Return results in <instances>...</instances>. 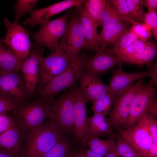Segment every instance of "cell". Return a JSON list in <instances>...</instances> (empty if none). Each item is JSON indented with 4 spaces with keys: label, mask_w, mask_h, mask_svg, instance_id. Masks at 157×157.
Listing matches in <instances>:
<instances>
[{
    "label": "cell",
    "mask_w": 157,
    "mask_h": 157,
    "mask_svg": "<svg viewBox=\"0 0 157 157\" xmlns=\"http://www.w3.org/2000/svg\"><path fill=\"white\" fill-rule=\"evenodd\" d=\"M111 5L124 18L126 22H128L130 16L126 0H109Z\"/></svg>",
    "instance_id": "34"
},
{
    "label": "cell",
    "mask_w": 157,
    "mask_h": 157,
    "mask_svg": "<svg viewBox=\"0 0 157 157\" xmlns=\"http://www.w3.org/2000/svg\"><path fill=\"white\" fill-rule=\"evenodd\" d=\"M143 6L147 9H152L157 10V0H142Z\"/></svg>",
    "instance_id": "42"
},
{
    "label": "cell",
    "mask_w": 157,
    "mask_h": 157,
    "mask_svg": "<svg viewBox=\"0 0 157 157\" xmlns=\"http://www.w3.org/2000/svg\"><path fill=\"white\" fill-rule=\"evenodd\" d=\"M117 70H113L110 83L108 85V91L117 95L130 87L136 80L146 77H151L153 68L147 71L127 73L122 70V64L119 65Z\"/></svg>",
    "instance_id": "17"
},
{
    "label": "cell",
    "mask_w": 157,
    "mask_h": 157,
    "mask_svg": "<svg viewBox=\"0 0 157 157\" xmlns=\"http://www.w3.org/2000/svg\"><path fill=\"white\" fill-rule=\"evenodd\" d=\"M128 22L132 24L131 28L138 40L147 42L152 36L150 27L144 23L135 22L129 19Z\"/></svg>",
    "instance_id": "33"
},
{
    "label": "cell",
    "mask_w": 157,
    "mask_h": 157,
    "mask_svg": "<svg viewBox=\"0 0 157 157\" xmlns=\"http://www.w3.org/2000/svg\"><path fill=\"white\" fill-rule=\"evenodd\" d=\"M147 157H157V144L153 142L148 153Z\"/></svg>",
    "instance_id": "44"
},
{
    "label": "cell",
    "mask_w": 157,
    "mask_h": 157,
    "mask_svg": "<svg viewBox=\"0 0 157 157\" xmlns=\"http://www.w3.org/2000/svg\"><path fill=\"white\" fill-rule=\"evenodd\" d=\"M147 12H144L143 23L149 26L152 30L157 28V10L148 9Z\"/></svg>",
    "instance_id": "36"
},
{
    "label": "cell",
    "mask_w": 157,
    "mask_h": 157,
    "mask_svg": "<svg viewBox=\"0 0 157 157\" xmlns=\"http://www.w3.org/2000/svg\"><path fill=\"white\" fill-rule=\"evenodd\" d=\"M0 157H13L7 153L0 150Z\"/></svg>",
    "instance_id": "49"
},
{
    "label": "cell",
    "mask_w": 157,
    "mask_h": 157,
    "mask_svg": "<svg viewBox=\"0 0 157 157\" xmlns=\"http://www.w3.org/2000/svg\"><path fill=\"white\" fill-rule=\"evenodd\" d=\"M15 123L13 118L6 113L0 114V134L12 127Z\"/></svg>",
    "instance_id": "39"
},
{
    "label": "cell",
    "mask_w": 157,
    "mask_h": 157,
    "mask_svg": "<svg viewBox=\"0 0 157 157\" xmlns=\"http://www.w3.org/2000/svg\"><path fill=\"white\" fill-rule=\"evenodd\" d=\"M114 149L121 157H145L131 142L120 137L118 133L115 141Z\"/></svg>",
    "instance_id": "26"
},
{
    "label": "cell",
    "mask_w": 157,
    "mask_h": 157,
    "mask_svg": "<svg viewBox=\"0 0 157 157\" xmlns=\"http://www.w3.org/2000/svg\"><path fill=\"white\" fill-rule=\"evenodd\" d=\"M21 141L20 129L15 125L0 134V150L15 157L20 152Z\"/></svg>",
    "instance_id": "21"
},
{
    "label": "cell",
    "mask_w": 157,
    "mask_h": 157,
    "mask_svg": "<svg viewBox=\"0 0 157 157\" xmlns=\"http://www.w3.org/2000/svg\"><path fill=\"white\" fill-rule=\"evenodd\" d=\"M89 58L80 54L63 72L50 80L39 93V99L50 101L61 91L75 84L79 75L85 69Z\"/></svg>",
    "instance_id": "1"
},
{
    "label": "cell",
    "mask_w": 157,
    "mask_h": 157,
    "mask_svg": "<svg viewBox=\"0 0 157 157\" xmlns=\"http://www.w3.org/2000/svg\"><path fill=\"white\" fill-rule=\"evenodd\" d=\"M38 0H18L14 6L15 16L14 23H17L20 18L24 15L31 13L36 5Z\"/></svg>",
    "instance_id": "31"
},
{
    "label": "cell",
    "mask_w": 157,
    "mask_h": 157,
    "mask_svg": "<svg viewBox=\"0 0 157 157\" xmlns=\"http://www.w3.org/2000/svg\"><path fill=\"white\" fill-rule=\"evenodd\" d=\"M79 88L88 101L92 102L105 95L108 92V85L105 84L98 76L84 70L79 75L78 81Z\"/></svg>",
    "instance_id": "18"
},
{
    "label": "cell",
    "mask_w": 157,
    "mask_h": 157,
    "mask_svg": "<svg viewBox=\"0 0 157 157\" xmlns=\"http://www.w3.org/2000/svg\"><path fill=\"white\" fill-rule=\"evenodd\" d=\"M68 22L67 28L59 43L61 48L70 56L75 58L85 47L83 29L80 20L79 8Z\"/></svg>",
    "instance_id": "9"
},
{
    "label": "cell",
    "mask_w": 157,
    "mask_h": 157,
    "mask_svg": "<svg viewBox=\"0 0 157 157\" xmlns=\"http://www.w3.org/2000/svg\"><path fill=\"white\" fill-rule=\"evenodd\" d=\"M17 106L13 101L0 94V114L14 110Z\"/></svg>",
    "instance_id": "41"
},
{
    "label": "cell",
    "mask_w": 157,
    "mask_h": 157,
    "mask_svg": "<svg viewBox=\"0 0 157 157\" xmlns=\"http://www.w3.org/2000/svg\"><path fill=\"white\" fill-rule=\"evenodd\" d=\"M83 3V0H65L45 8L34 9L30 16L23 22V24L33 27L37 24L41 25L45 24L49 21L50 18L53 16L72 7L80 8Z\"/></svg>",
    "instance_id": "14"
},
{
    "label": "cell",
    "mask_w": 157,
    "mask_h": 157,
    "mask_svg": "<svg viewBox=\"0 0 157 157\" xmlns=\"http://www.w3.org/2000/svg\"><path fill=\"white\" fill-rule=\"evenodd\" d=\"M74 89L72 88L59 97L47 101L50 123L66 136L72 135L74 128Z\"/></svg>",
    "instance_id": "2"
},
{
    "label": "cell",
    "mask_w": 157,
    "mask_h": 157,
    "mask_svg": "<svg viewBox=\"0 0 157 157\" xmlns=\"http://www.w3.org/2000/svg\"><path fill=\"white\" fill-rule=\"evenodd\" d=\"M85 157H104L83 147L81 149Z\"/></svg>",
    "instance_id": "43"
},
{
    "label": "cell",
    "mask_w": 157,
    "mask_h": 157,
    "mask_svg": "<svg viewBox=\"0 0 157 157\" xmlns=\"http://www.w3.org/2000/svg\"><path fill=\"white\" fill-rule=\"evenodd\" d=\"M147 45V42H144L138 40L122 50L116 53L119 57L133 54L142 51Z\"/></svg>",
    "instance_id": "35"
},
{
    "label": "cell",
    "mask_w": 157,
    "mask_h": 157,
    "mask_svg": "<svg viewBox=\"0 0 157 157\" xmlns=\"http://www.w3.org/2000/svg\"><path fill=\"white\" fill-rule=\"evenodd\" d=\"M138 40L131 27H129L123 33L111 49L116 53L122 50Z\"/></svg>",
    "instance_id": "30"
},
{
    "label": "cell",
    "mask_w": 157,
    "mask_h": 157,
    "mask_svg": "<svg viewBox=\"0 0 157 157\" xmlns=\"http://www.w3.org/2000/svg\"><path fill=\"white\" fill-rule=\"evenodd\" d=\"M119 156L115 151L114 148L107 154L105 157H118Z\"/></svg>",
    "instance_id": "47"
},
{
    "label": "cell",
    "mask_w": 157,
    "mask_h": 157,
    "mask_svg": "<svg viewBox=\"0 0 157 157\" xmlns=\"http://www.w3.org/2000/svg\"><path fill=\"white\" fill-rule=\"evenodd\" d=\"M80 20L85 42V48L90 51H96L99 47V35L97 28L91 19L85 6L79 8Z\"/></svg>",
    "instance_id": "19"
},
{
    "label": "cell",
    "mask_w": 157,
    "mask_h": 157,
    "mask_svg": "<svg viewBox=\"0 0 157 157\" xmlns=\"http://www.w3.org/2000/svg\"><path fill=\"white\" fill-rule=\"evenodd\" d=\"M143 85V78L140 79L125 90L115 95L108 119L114 130L119 133L124 131L136 94Z\"/></svg>",
    "instance_id": "5"
},
{
    "label": "cell",
    "mask_w": 157,
    "mask_h": 157,
    "mask_svg": "<svg viewBox=\"0 0 157 157\" xmlns=\"http://www.w3.org/2000/svg\"><path fill=\"white\" fill-rule=\"evenodd\" d=\"M147 124L153 142L157 144V120L156 116L152 113H149L148 114Z\"/></svg>",
    "instance_id": "38"
},
{
    "label": "cell",
    "mask_w": 157,
    "mask_h": 157,
    "mask_svg": "<svg viewBox=\"0 0 157 157\" xmlns=\"http://www.w3.org/2000/svg\"><path fill=\"white\" fill-rule=\"evenodd\" d=\"M76 58L70 56L60 47L47 57H41L40 59L37 85L38 93L50 80L64 71Z\"/></svg>",
    "instance_id": "6"
},
{
    "label": "cell",
    "mask_w": 157,
    "mask_h": 157,
    "mask_svg": "<svg viewBox=\"0 0 157 157\" xmlns=\"http://www.w3.org/2000/svg\"><path fill=\"white\" fill-rule=\"evenodd\" d=\"M116 138L103 140L99 137L87 136L81 143L83 147H88L94 152L104 156L114 148Z\"/></svg>",
    "instance_id": "23"
},
{
    "label": "cell",
    "mask_w": 157,
    "mask_h": 157,
    "mask_svg": "<svg viewBox=\"0 0 157 157\" xmlns=\"http://www.w3.org/2000/svg\"><path fill=\"white\" fill-rule=\"evenodd\" d=\"M14 110L19 127L28 132L41 125L49 117L47 101L40 99L18 105Z\"/></svg>",
    "instance_id": "8"
},
{
    "label": "cell",
    "mask_w": 157,
    "mask_h": 157,
    "mask_svg": "<svg viewBox=\"0 0 157 157\" xmlns=\"http://www.w3.org/2000/svg\"><path fill=\"white\" fill-rule=\"evenodd\" d=\"M157 101L154 100L150 107L149 112L153 114L156 117H157Z\"/></svg>",
    "instance_id": "46"
},
{
    "label": "cell",
    "mask_w": 157,
    "mask_h": 157,
    "mask_svg": "<svg viewBox=\"0 0 157 157\" xmlns=\"http://www.w3.org/2000/svg\"><path fill=\"white\" fill-rule=\"evenodd\" d=\"M96 51V54L90 59L84 69L90 74L98 76L122 64L120 58L111 49L98 47Z\"/></svg>",
    "instance_id": "16"
},
{
    "label": "cell",
    "mask_w": 157,
    "mask_h": 157,
    "mask_svg": "<svg viewBox=\"0 0 157 157\" xmlns=\"http://www.w3.org/2000/svg\"><path fill=\"white\" fill-rule=\"evenodd\" d=\"M148 113L134 126L118 133L131 142L145 157H147L148 151L154 142L148 127Z\"/></svg>",
    "instance_id": "13"
},
{
    "label": "cell",
    "mask_w": 157,
    "mask_h": 157,
    "mask_svg": "<svg viewBox=\"0 0 157 157\" xmlns=\"http://www.w3.org/2000/svg\"><path fill=\"white\" fill-rule=\"evenodd\" d=\"M70 17V13L67 12L40 25L38 31L31 33L34 40L31 44L32 47L40 48L44 46L52 51L59 48L58 40L66 31Z\"/></svg>",
    "instance_id": "4"
},
{
    "label": "cell",
    "mask_w": 157,
    "mask_h": 157,
    "mask_svg": "<svg viewBox=\"0 0 157 157\" xmlns=\"http://www.w3.org/2000/svg\"><path fill=\"white\" fill-rule=\"evenodd\" d=\"M87 136L99 137L115 138L118 134L114 132V129L108 118L98 114H94L87 118Z\"/></svg>",
    "instance_id": "20"
},
{
    "label": "cell",
    "mask_w": 157,
    "mask_h": 157,
    "mask_svg": "<svg viewBox=\"0 0 157 157\" xmlns=\"http://www.w3.org/2000/svg\"><path fill=\"white\" fill-rule=\"evenodd\" d=\"M88 101L79 88L74 89L73 92L74 128L73 139L81 142L87 136V118L86 104Z\"/></svg>",
    "instance_id": "15"
},
{
    "label": "cell",
    "mask_w": 157,
    "mask_h": 157,
    "mask_svg": "<svg viewBox=\"0 0 157 157\" xmlns=\"http://www.w3.org/2000/svg\"><path fill=\"white\" fill-rule=\"evenodd\" d=\"M130 19L136 22L143 23L144 11L142 0H126Z\"/></svg>",
    "instance_id": "32"
},
{
    "label": "cell",
    "mask_w": 157,
    "mask_h": 157,
    "mask_svg": "<svg viewBox=\"0 0 157 157\" xmlns=\"http://www.w3.org/2000/svg\"><path fill=\"white\" fill-rule=\"evenodd\" d=\"M44 50L43 48L32 47L20 68L28 97L30 98L34 94L38 82L40 59L43 56Z\"/></svg>",
    "instance_id": "12"
},
{
    "label": "cell",
    "mask_w": 157,
    "mask_h": 157,
    "mask_svg": "<svg viewBox=\"0 0 157 157\" xmlns=\"http://www.w3.org/2000/svg\"><path fill=\"white\" fill-rule=\"evenodd\" d=\"M147 46L142 51L130 55L119 56L122 61L138 65H146L149 67L157 54V45L154 41L149 40Z\"/></svg>",
    "instance_id": "22"
},
{
    "label": "cell",
    "mask_w": 157,
    "mask_h": 157,
    "mask_svg": "<svg viewBox=\"0 0 157 157\" xmlns=\"http://www.w3.org/2000/svg\"><path fill=\"white\" fill-rule=\"evenodd\" d=\"M28 132L25 157H41L65 135L50 122Z\"/></svg>",
    "instance_id": "3"
},
{
    "label": "cell",
    "mask_w": 157,
    "mask_h": 157,
    "mask_svg": "<svg viewBox=\"0 0 157 157\" xmlns=\"http://www.w3.org/2000/svg\"><path fill=\"white\" fill-rule=\"evenodd\" d=\"M126 22L124 17L117 11L114 15L105 21L100 26L102 30L110 28Z\"/></svg>",
    "instance_id": "37"
},
{
    "label": "cell",
    "mask_w": 157,
    "mask_h": 157,
    "mask_svg": "<svg viewBox=\"0 0 157 157\" xmlns=\"http://www.w3.org/2000/svg\"><path fill=\"white\" fill-rule=\"evenodd\" d=\"M152 76L151 81L154 85L157 84V62L153 67Z\"/></svg>",
    "instance_id": "45"
},
{
    "label": "cell",
    "mask_w": 157,
    "mask_h": 157,
    "mask_svg": "<svg viewBox=\"0 0 157 157\" xmlns=\"http://www.w3.org/2000/svg\"><path fill=\"white\" fill-rule=\"evenodd\" d=\"M130 23L125 22L112 28L102 30L99 35V45L101 47H106L110 45H114L129 28Z\"/></svg>",
    "instance_id": "24"
},
{
    "label": "cell",
    "mask_w": 157,
    "mask_h": 157,
    "mask_svg": "<svg viewBox=\"0 0 157 157\" xmlns=\"http://www.w3.org/2000/svg\"><path fill=\"white\" fill-rule=\"evenodd\" d=\"M117 12V11L111 5L109 1L106 0L105 6L100 17L99 26H100L104 22Z\"/></svg>",
    "instance_id": "40"
},
{
    "label": "cell",
    "mask_w": 157,
    "mask_h": 157,
    "mask_svg": "<svg viewBox=\"0 0 157 157\" xmlns=\"http://www.w3.org/2000/svg\"><path fill=\"white\" fill-rule=\"evenodd\" d=\"M3 20L6 33L4 37L0 39V42L22 63L28 57L31 51V44L28 33L21 25L12 22L7 18H4Z\"/></svg>",
    "instance_id": "7"
},
{
    "label": "cell",
    "mask_w": 157,
    "mask_h": 157,
    "mask_svg": "<svg viewBox=\"0 0 157 157\" xmlns=\"http://www.w3.org/2000/svg\"><path fill=\"white\" fill-rule=\"evenodd\" d=\"M22 64L13 53L0 42V72L20 70Z\"/></svg>",
    "instance_id": "25"
},
{
    "label": "cell",
    "mask_w": 157,
    "mask_h": 157,
    "mask_svg": "<svg viewBox=\"0 0 157 157\" xmlns=\"http://www.w3.org/2000/svg\"><path fill=\"white\" fill-rule=\"evenodd\" d=\"M0 94L18 105L25 103L28 97L20 70L0 72Z\"/></svg>",
    "instance_id": "11"
},
{
    "label": "cell",
    "mask_w": 157,
    "mask_h": 157,
    "mask_svg": "<svg viewBox=\"0 0 157 157\" xmlns=\"http://www.w3.org/2000/svg\"><path fill=\"white\" fill-rule=\"evenodd\" d=\"M73 150L72 142L65 135L41 157H70Z\"/></svg>",
    "instance_id": "27"
},
{
    "label": "cell",
    "mask_w": 157,
    "mask_h": 157,
    "mask_svg": "<svg viewBox=\"0 0 157 157\" xmlns=\"http://www.w3.org/2000/svg\"><path fill=\"white\" fill-rule=\"evenodd\" d=\"M106 0H84L89 15L95 26L97 28L99 26L100 17L104 9Z\"/></svg>",
    "instance_id": "29"
},
{
    "label": "cell",
    "mask_w": 157,
    "mask_h": 157,
    "mask_svg": "<svg viewBox=\"0 0 157 157\" xmlns=\"http://www.w3.org/2000/svg\"><path fill=\"white\" fill-rule=\"evenodd\" d=\"M152 32V36L155 40H157V28H154L151 30Z\"/></svg>",
    "instance_id": "50"
},
{
    "label": "cell",
    "mask_w": 157,
    "mask_h": 157,
    "mask_svg": "<svg viewBox=\"0 0 157 157\" xmlns=\"http://www.w3.org/2000/svg\"><path fill=\"white\" fill-rule=\"evenodd\" d=\"M115 95L108 92L103 97L93 101L91 109L94 114L104 116L109 115L112 108Z\"/></svg>",
    "instance_id": "28"
},
{
    "label": "cell",
    "mask_w": 157,
    "mask_h": 157,
    "mask_svg": "<svg viewBox=\"0 0 157 157\" xmlns=\"http://www.w3.org/2000/svg\"><path fill=\"white\" fill-rule=\"evenodd\" d=\"M154 85L150 81L143 85L137 91L124 131L135 125L149 113L156 95V89Z\"/></svg>",
    "instance_id": "10"
},
{
    "label": "cell",
    "mask_w": 157,
    "mask_h": 157,
    "mask_svg": "<svg viewBox=\"0 0 157 157\" xmlns=\"http://www.w3.org/2000/svg\"><path fill=\"white\" fill-rule=\"evenodd\" d=\"M70 157H85L81 150L75 153H73Z\"/></svg>",
    "instance_id": "48"
}]
</instances>
